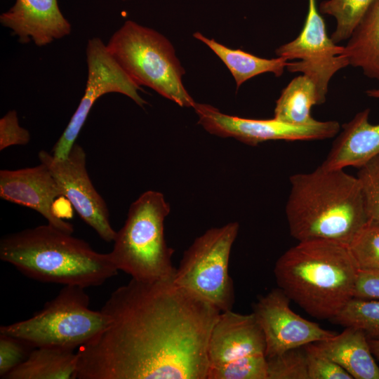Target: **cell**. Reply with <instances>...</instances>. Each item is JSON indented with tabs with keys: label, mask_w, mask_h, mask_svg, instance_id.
I'll list each match as a JSON object with an SVG mask.
<instances>
[{
	"label": "cell",
	"mask_w": 379,
	"mask_h": 379,
	"mask_svg": "<svg viewBox=\"0 0 379 379\" xmlns=\"http://www.w3.org/2000/svg\"><path fill=\"white\" fill-rule=\"evenodd\" d=\"M100 310L107 325L78 348L77 379H206L221 312L173 278H132Z\"/></svg>",
	"instance_id": "cell-1"
},
{
	"label": "cell",
	"mask_w": 379,
	"mask_h": 379,
	"mask_svg": "<svg viewBox=\"0 0 379 379\" xmlns=\"http://www.w3.org/2000/svg\"><path fill=\"white\" fill-rule=\"evenodd\" d=\"M286 215L298 241L326 240L348 246L369 220L357 177L319 166L290 178Z\"/></svg>",
	"instance_id": "cell-2"
},
{
	"label": "cell",
	"mask_w": 379,
	"mask_h": 379,
	"mask_svg": "<svg viewBox=\"0 0 379 379\" xmlns=\"http://www.w3.org/2000/svg\"><path fill=\"white\" fill-rule=\"evenodd\" d=\"M0 259L32 279L84 288L102 285L119 271L109 253H98L48 223L3 237Z\"/></svg>",
	"instance_id": "cell-3"
},
{
	"label": "cell",
	"mask_w": 379,
	"mask_h": 379,
	"mask_svg": "<svg viewBox=\"0 0 379 379\" xmlns=\"http://www.w3.org/2000/svg\"><path fill=\"white\" fill-rule=\"evenodd\" d=\"M359 272L347 246L298 241L277 260L278 287L310 316L331 320L353 297Z\"/></svg>",
	"instance_id": "cell-4"
},
{
	"label": "cell",
	"mask_w": 379,
	"mask_h": 379,
	"mask_svg": "<svg viewBox=\"0 0 379 379\" xmlns=\"http://www.w3.org/2000/svg\"><path fill=\"white\" fill-rule=\"evenodd\" d=\"M170 210L164 194L154 190L145 192L132 203L109 253L118 270L143 281L174 277V250L164 237V220Z\"/></svg>",
	"instance_id": "cell-5"
},
{
	"label": "cell",
	"mask_w": 379,
	"mask_h": 379,
	"mask_svg": "<svg viewBox=\"0 0 379 379\" xmlns=\"http://www.w3.org/2000/svg\"><path fill=\"white\" fill-rule=\"evenodd\" d=\"M106 46L138 86L149 87L180 107H194L196 102L182 84L185 69L172 44L161 33L126 20Z\"/></svg>",
	"instance_id": "cell-6"
},
{
	"label": "cell",
	"mask_w": 379,
	"mask_h": 379,
	"mask_svg": "<svg viewBox=\"0 0 379 379\" xmlns=\"http://www.w3.org/2000/svg\"><path fill=\"white\" fill-rule=\"evenodd\" d=\"M85 288L64 286L32 317L1 326L0 333L16 338L32 348L47 347L75 350L86 344L107 326V316L89 307Z\"/></svg>",
	"instance_id": "cell-7"
},
{
	"label": "cell",
	"mask_w": 379,
	"mask_h": 379,
	"mask_svg": "<svg viewBox=\"0 0 379 379\" xmlns=\"http://www.w3.org/2000/svg\"><path fill=\"white\" fill-rule=\"evenodd\" d=\"M239 225L229 222L211 228L197 237L184 252L173 281L210 302L221 312L232 310L235 302L234 281L229 261Z\"/></svg>",
	"instance_id": "cell-8"
},
{
	"label": "cell",
	"mask_w": 379,
	"mask_h": 379,
	"mask_svg": "<svg viewBox=\"0 0 379 379\" xmlns=\"http://www.w3.org/2000/svg\"><path fill=\"white\" fill-rule=\"evenodd\" d=\"M86 62L88 76L85 91L67 127L53 148L51 154L56 159L67 157L93 105L102 95L118 93L129 97L140 107L147 104L138 93L142 88L126 74L100 38L93 37L88 40Z\"/></svg>",
	"instance_id": "cell-9"
},
{
	"label": "cell",
	"mask_w": 379,
	"mask_h": 379,
	"mask_svg": "<svg viewBox=\"0 0 379 379\" xmlns=\"http://www.w3.org/2000/svg\"><path fill=\"white\" fill-rule=\"evenodd\" d=\"M199 124L208 133L234 138L249 145L269 140H313L334 137L340 130L336 121H317L306 125L286 123L275 118L254 119L231 116L217 108L196 102L193 107Z\"/></svg>",
	"instance_id": "cell-10"
},
{
	"label": "cell",
	"mask_w": 379,
	"mask_h": 379,
	"mask_svg": "<svg viewBox=\"0 0 379 379\" xmlns=\"http://www.w3.org/2000/svg\"><path fill=\"white\" fill-rule=\"evenodd\" d=\"M344 46H338L329 38L324 20L319 13L316 0H309L307 15L300 34L292 41L275 51L279 57L286 60L300 59L288 62L286 68L291 72H302L316 84L320 93L326 97L328 84L333 75L349 65L343 55Z\"/></svg>",
	"instance_id": "cell-11"
},
{
	"label": "cell",
	"mask_w": 379,
	"mask_h": 379,
	"mask_svg": "<svg viewBox=\"0 0 379 379\" xmlns=\"http://www.w3.org/2000/svg\"><path fill=\"white\" fill-rule=\"evenodd\" d=\"M38 156L41 163L51 171L62 196L71 202L81 218L105 241H114L117 232L111 225L104 199L90 179L83 147L75 143L64 159H56L44 150H41Z\"/></svg>",
	"instance_id": "cell-12"
},
{
	"label": "cell",
	"mask_w": 379,
	"mask_h": 379,
	"mask_svg": "<svg viewBox=\"0 0 379 379\" xmlns=\"http://www.w3.org/2000/svg\"><path fill=\"white\" fill-rule=\"evenodd\" d=\"M290 301L278 287L259 297L253 305V313L264 334L267 358L337 334L295 313Z\"/></svg>",
	"instance_id": "cell-13"
},
{
	"label": "cell",
	"mask_w": 379,
	"mask_h": 379,
	"mask_svg": "<svg viewBox=\"0 0 379 379\" xmlns=\"http://www.w3.org/2000/svg\"><path fill=\"white\" fill-rule=\"evenodd\" d=\"M62 196L49 168L43 163L17 170L0 171L1 199L30 208L40 213L48 224L72 234V225L55 216L52 206Z\"/></svg>",
	"instance_id": "cell-14"
},
{
	"label": "cell",
	"mask_w": 379,
	"mask_h": 379,
	"mask_svg": "<svg viewBox=\"0 0 379 379\" xmlns=\"http://www.w3.org/2000/svg\"><path fill=\"white\" fill-rule=\"evenodd\" d=\"M208 369L246 358L265 355L263 332L253 313H220L208 345Z\"/></svg>",
	"instance_id": "cell-15"
},
{
	"label": "cell",
	"mask_w": 379,
	"mask_h": 379,
	"mask_svg": "<svg viewBox=\"0 0 379 379\" xmlns=\"http://www.w3.org/2000/svg\"><path fill=\"white\" fill-rule=\"evenodd\" d=\"M0 22L11 29L21 43L32 40L38 46L66 36L72 30L58 0H16L0 15Z\"/></svg>",
	"instance_id": "cell-16"
},
{
	"label": "cell",
	"mask_w": 379,
	"mask_h": 379,
	"mask_svg": "<svg viewBox=\"0 0 379 379\" xmlns=\"http://www.w3.org/2000/svg\"><path fill=\"white\" fill-rule=\"evenodd\" d=\"M366 94L379 98V88L368 90ZM369 113L370 109H366L343 126L342 132L321 166L328 169L359 168L379 154V124L369 123Z\"/></svg>",
	"instance_id": "cell-17"
},
{
	"label": "cell",
	"mask_w": 379,
	"mask_h": 379,
	"mask_svg": "<svg viewBox=\"0 0 379 379\" xmlns=\"http://www.w3.org/2000/svg\"><path fill=\"white\" fill-rule=\"evenodd\" d=\"M319 348L354 379H379V367L368 339L356 328L346 327L340 334L317 342Z\"/></svg>",
	"instance_id": "cell-18"
},
{
	"label": "cell",
	"mask_w": 379,
	"mask_h": 379,
	"mask_svg": "<svg viewBox=\"0 0 379 379\" xmlns=\"http://www.w3.org/2000/svg\"><path fill=\"white\" fill-rule=\"evenodd\" d=\"M349 65L379 81V0H374L353 30L343 53Z\"/></svg>",
	"instance_id": "cell-19"
},
{
	"label": "cell",
	"mask_w": 379,
	"mask_h": 379,
	"mask_svg": "<svg viewBox=\"0 0 379 379\" xmlns=\"http://www.w3.org/2000/svg\"><path fill=\"white\" fill-rule=\"evenodd\" d=\"M77 371L74 350L41 347L34 348L4 379H77Z\"/></svg>",
	"instance_id": "cell-20"
},
{
	"label": "cell",
	"mask_w": 379,
	"mask_h": 379,
	"mask_svg": "<svg viewBox=\"0 0 379 379\" xmlns=\"http://www.w3.org/2000/svg\"><path fill=\"white\" fill-rule=\"evenodd\" d=\"M193 36L205 44L223 62L233 76L237 88L249 79L262 73L271 72L280 77L288 63V60L282 57L262 58L241 49H232L199 32Z\"/></svg>",
	"instance_id": "cell-21"
},
{
	"label": "cell",
	"mask_w": 379,
	"mask_h": 379,
	"mask_svg": "<svg viewBox=\"0 0 379 379\" xmlns=\"http://www.w3.org/2000/svg\"><path fill=\"white\" fill-rule=\"evenodd\" d=\"M326 101L314 82L307 76L300 75L290 81L276 101L274 118L296 125L314 123L311 108Z\"/></svg>",
	"instance_id": "cell-22"
},
{
	"label": "cell",
	"mask_w": 379,
	"mask_h": 379,
	"mask_svg": "<svg viewBox=\"0 0 379 379\" xmlns=\"http://www.w3.org/2000/svg\"><path fill=\"white\" fill-rule=\"evenodd\" d=\"M330 321L358 328L368 340H379V300L352 297Z\"/></svg>",
	"instance_id": "cell-23"
},
{
	"label": "cell",
	"mask_w": 379,
	"mask_h": 379,
	"mask_svg": "<svg viewBox=\"0 0 379 379\" xmlns=\"http://www.w3.org/2000/svg\"><path fill=\"white\" fill-rule=\"evenodd\" d=\"M373 1L327 0L321 3L320 12L336 20V28L331 36L335 44L350 38Z\"/></svg>",
	"instance_id": "cell-24"
},
{
	"label": "cell",
	"mask_w": 379,
	"mask_h": 379,
	"mask_svg": "<svg viewBox=\"0 0 379 379\" xmlns=\"http://www.w3.org/2000/svg\"><path fill=\"white\" fill-rule=\"evenodd\" d=\"M347 246L359 270H379V222L368 220Z\"/></svg>",
	"instance_id": "cell-25"
},
{
	"label": "cell",
	"mask_w": 379,
	"mask_h": 379,
	"mask_svg": "<svg viewBox=\"0 0 379 379\" xmlns=\"http://www.w3.org/2000/svg\"><path fill=\"white\" fill-rule=\"evenodd\" d=\"M267 359V379H309L304 346Z\"/></svg>",
	"instance_id": "cell-26"
},
{
	"label": "cell",
	"mask_w": 379,
	"mask_h": 379,
	"mask_svg": "<svg viewBox=\"0 0 379 379\" xmlns=\"http://www.w3.org/2000/svg\"><path fill=\"white\" fill-rule=\"evenodd\" d=\"M267 371L266 356L257 355L211 368L206 379H267Z\"/></svg>",
	"instance_id": "cell-27"
},
{
	"label": "cell",
	"mask_w": 379,
	"mask_h": 379,
	"mask_svg": "<svg viewBox=\"0 0 379 379\" xmlns=\"http://www.w3.org/2000/svg\"><path fill=\"white\" fill-rule=\"evenodd\" d=\"M357 178L369 220L379 222V154L359 167Z\"/></svg>",
	"instance_id": "cell-28"
},
{
	"label": "cell",
	"mask_w": 379,
	"mask_h": 379,
	"mask_svg": "<svg viewBox=\"0 0 379 379\" xmlns=\"http://www.w3.org/2000/svg\"><path fill=\"white\" fill-rule=\"evenodd\" d=\"M309 379H353L344 368L328 357L315 343L304 345Z\"/></svg>",
	"instance_id": "cell-29"
},
{
	"label": "cell",
	"mask_w": 379,
	"mask_h": 379,
	"mask_svg": "<svg viewBox=\"0 0 379 379\" xmlns=\"http://www.w3.org/2000/svg\"><path fill=\"white\" fill-rule=\"evenodd\" d=\"M29 345L11 335L0 333V377H4L21 364L31 351Z\"/></svg>",
	"instance_id": "cell-30"
},
{
	"label": "cell",
	"mask_w": 379,
	"mask_h": 379,
	"mask_svg": "<svg viewBox=\"0 0 379 379\" xmlns=\"http://www.w3.org/2000/svg\"><path fill=\"white\" fill-rule=\"evenodd\" d=\"M29 132L19 124L15 110H10L0 119V150L13 145H25Z\"/></svg>",
	"instance_id": "cell-31"
},
{
	"label": "cell",
	"mask_w": 379,
	"mask_h": 379,
	"mask_svg": "<svg viewBox=\"0 0 379 379\" xmlns=\"http://www.w3.org/2000/svg\"><path fill=\"white\" fill-rule=\"evenodd\" d=\"M353 297L379 300V270H359Z\"/></svg>",
	"instance_id": "cell-32"
},
{
	"label": "cell",
	"mask_w": 379,
	"mask_h": 379,
	"mask_svg": "<svg viewBox=\"0 0 379 379\" xmlns=\"http://www.w3.org/2000/svg\"><path fill=\"white\" fill-rule=\"evenodd\" d=\"M73 206L64 196L56 198L52 206V211L55 216L60 219L69 218L73 215Z\"/></svg>",
	"instance_id": "cell-33"
},
{
	"label": "cell",
	"mask_w": 379,
	"mask_h": 379,
	"mask_svg": "<svg viewBox=\"0 0 379 379\" xmlns=\"http://www.w3.org/2000/svg\"><path fill=\"white\" fill-rule=\"evenodd\" d=\"M371 352L378 360H379V340H368Z\"/></svg>",
	"instance_id": "cell-34"
},
{
	"label": "cell",
	"mask_w": 379,
	"mask_h": 379,
	"mask_svg": "<svg viewBox=\"0 0 379 379\" xmlns=\"http://www.w3.org/2000/svg\"><path fill=\"white\" fill-rule=\"evenodd\" d=\"M124 1H125V0H124Z\"/></svg>",
	"instance_id": "cell-35"
}]
</instances>
